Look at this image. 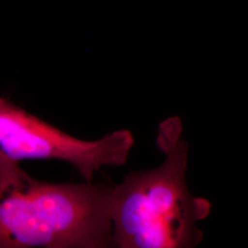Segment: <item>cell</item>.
<instances>
[{
	"mask_svg": "<svg viewBox=\"0 0 248 248\" xmlns=\"http://www.w3.org/2000/svg\"><path fill=\"white\" fill-rule=\"evenodd\" d=\"M113 185L51 183L0 161V248L112 247Z\"/></svg>",
	"mask_w": 248,
	"mask_h": 248,
	"instance_id": "cell-1",
	"label": "cell"
},
{
	"mask_svg": "<svg viewBox=\"0 0 248 248\" xmlns=\"http://www.w3.org/2000/svg\"><path fill=\"white\" fill-rule=\"evenodd\" d=\"M182 131L177 117L163 122L157 144L166 155L164 163L152 170L132 171L113 185V248H194L202 239L196 223L209 215L211 203L187 189V143Z\"/></svg>",
	"mask_w": 248,
	"mask_h": 248,
	"instance_id": "cell-2",
	"label": "cell"
},
{
	"mask_svg": "<svg viewBox=\"0 0 248 248\" xmlns=\"http://www.w3.org/2000/svg\"><path fill=\"white\" fill-rule=\"evenodd\" d=\"M133 143L128 130H118L97 141L80 140L0 96V161L59 160L92 182L103 168L124 166Z\"/></svg>",
	"mask_w": 248,
	"mask_h": 248,
	"instance_id": "cell-3",
	"label": "cell"
}]
</instances>
